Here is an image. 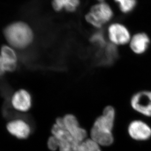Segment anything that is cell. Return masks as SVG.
Masks as SVG:
<instances>
[{"label": "cell", "instance_id": "obj_1", "mask_svg": "<svg viewBox=\"0 0 151 151\" xmlns=\"http://www.w3.org/2000/svg\"><path fill=\"white\" fill-rule=\"evenodd\" d=\"M115 117L114 108L111 106H106L102 114L97 118L93 123L90 130L91 137L101 142H106L113 138L112 131Z\"/></svg>", "mask_w": 151, "mask_h": 151}, {"label": "cell", "instance_id": "obj_2", "mask_svg": "<svg viewBox=\"0 0 151 151\" xmlns=\"http://www.w3.org/2000/svg\"><path fill=\"white\" fill-rule=\"evenodd\" d=\"M4 34L11 47L19 49L29 46L34 39L32 29L24 22H15L10 24L6 28Z\"/></svg>", "mask_w": 151, "mask_h": 151}, {"label": "cell", "instance_id": "obj_3", "mask_svg": "<svg viewBox=\"0 0 151 151\" xmlns=\"http://www.w3.org/2000/svg\"><path fill=\"white\" fill-rule=\"evenodd\" d=\"M113 16L114 12L111 6L105 1H99L86 14L85 20L96 29H101L111 21Z\"/></svg>", "mask_w": 151, "mask_h": 151}, {"label": "cell", "instance_id": "obj_4", "mask_svg": "<svg viewBox=\"0 0 151 151\" xmlns=\"http://www.w3.org/2000/svg\"><path fill=\"white\" fill-rule=\"evenodd\" d=\"M52 135L58 140L60 151H78L81 143L76 140L63 126L54 124L51 129Z\"/></svg>", "mask_w": 151, "mask_h": 151}, {"label": "cell", "instance_id": "obj_5", "mask_svg": "<svg viewBox=\"0 0 151 151\" xmlns=\"http://www.w3.org/2000/svg\"><path fill=\"white\" fill-rule=\"evenodd\" d=\"M107 36L111 43L116 46L129 44L132 37L127 27L118 22L111 23L108 27Z\"/></svg>", "mask_w": 151, "mask_h": 151}, {"label": "cell", "instance_id": "obj_6", "mask_svg": "<svg viewBox=\"0 0 151 151\" xmlns=\"http://www.w3.org/2000/svg\"><path fill=\"white\" fill-rule=\"evenodd\" d=\"M130 104L136 112L151 117V91L144 90L135 93L131 98Z\"/></svg>", "mask_w": 151, "mask_h": 151}, {"label": "cell", "instance_id": "obj_7", "mask_svg": "<svg viewBox=\"0 0 151 151\" xmlns=\"http://www.w3.org/2000/svg\"><path fill=\"white\" fill-rule=\"evenodd\" d=\"M63 127L78 142L86 139L87 132L81 126L78 120L74 115L67 114L63 117Z\"/></svg>", "mask_w": 151, "mask_h": 151}, {"label": "cell", "instance_id": "obj_8", "mask_svg": "<svg viewBox=\"0 0 151 151\" xmlns=\"http://www.w3.org/2000/svg\"><path fill=\"white\" fill-rule=\"evenodd\" d=\"M129 137L137 141H146L151 137V127L141 120H134L128 126Z\"/></svg>", "mask_w": 151, "mask_h": 151}, {"label": "cell", "instance_id": "obj_9", "mask_svg": "<svg viewBox=\"0 0 151 151\" xmlns=\"http://www.w3.org/2000/svg\"><path fill=\"white\" fill-rule=\"evenodd\" d=\"M11 104L18 111L27 112L32 106V97L27 90L21 89L15 92L12 96Z\"/></svg>", "mask_w": 151, "mask_h": 151}, {"label": "cell", "instance_id": "obj_10", "mask_svg": "<svg viewBox=\"0 0 151 151\" xmlns=\"http://www.w3.org/2000/svg\"><path fill=\"white\" fill-rule=\"evenodd\" d=\"M6 128L11 135L20 139L28 138L32 132L31 126L29 123L21 119L10 121L6 125Z\"/></svg>", "mask_w": 151, "mask_h": 151}, {"label": "cell", "instance_id": "obj_11", "mask_svg": "<svg viewBox=\"0 0 151 151\" xmlns=\"http://www.w3.org/2000/svg\"><path fill=\"white\" fill-rule=\"evenodd\" d=\"M150 42V37L145 32H138L131 37L129 47L134 54L142 55L148 49Z\"/></svg>", "mask_w": 151, "mask_h": 151}, {"label": "cell", "instance_id": "obj_12", "mask_svg": "<svg viewBox=\"0 0 151 151\" xmlns=\"http://www.w3.org/2000/svg\"><path fill=\"white\" fill-rule=\"evenodd\" d=\"M81 5V0H52V8L55 12L65 11L73 13Z\"/></svg>", "mask_w": 151, "mask_h": 151}, {"label": "cell", "instance_id": "obj_13", "mask_svg": "<svg viewBox=\"0 0 151 151\" xmlns=\"http://www.w3.org/2000/svg\"><path fill=\"white\" fill-rule=\"evenodd\" d=\"M117 4L119 9L122 13L128 14L135 9L137 6V0H114Z\"/></svg>", "mask_w": 151, "mask_h": 151}, {"label": "cell", "instance_id": "obj_14", "mask_svg": "<svg viewBox=\"0 0 151 151\" xmlns=\"http://www.w3.org/2000/svg\"><path fill=\"white\" fill-rule=\"evenodd\" d=\"M0 55L4 60L14 63H17V55L13 47L7 45L1 47Z\"/></svg>", "mask_w": 151, "mask_h": 151}, {"label": "cell", "instance_id": "obj_15", "mask_svg": "<svg viewBox=\"0 0 151 151\" xmlns=\"http://www.w3.org/2000/svg\"><path fill=\"white\" fill-rule=\"evenodd\" d=\"M90 41L91 43L102 49L105 48L108 44L105 34L100 29H98V31L92 34Z\"/></svg>", "mask_w": 151, "mask_h": 151}, {"label": "cell", "instance_id": "obj_16", "mask_svg": "<svg viewBox=\"0 0 151 151\" xmlns=\"http://www.w3.org/2000/svg\"><path fill=\"white\" fill-rule=\"evenodd\" d=\"M78 151H101L99 144L91 138L86 139L78 146Z\"/></svg>", "mask_w": 151, "mask_h": 151}, {"label": "cell", "instance_id": "obj_17", "mask_svg": "<svg viewBox=\"0 0 151 151\" xmlns=\"http://www.w3.org/2000/svg\"><path fill=\"white\" fill-rule=\"evenodd\" d=\"M17 67V63H13L4 60L0 55V76L6 73L13 72Z\"/></svg>", "mask_w": 151, "mask_h": 151}, {"label": "cell", "instance_id": "obj_18", "mask_svg": "<svg viewBox=\"0 0 151 151\" xmlns=\"http://www.w3.org/2000/svg\"><path fill=\"white\" fill-rule=\"evenodd\" d=\"M47 145L48 148L51 151H55L59 148L58 140L53 135L48 139Z\"/></svg>", "mask_w": 151, "mask_h": 151}, {"label": "cell", "instance_id": "obj_19", "mask_svg": "<svg viewBox=\"0 0 151 151\" xmlns=\"http://www.w3.org/2000/svg\"><path fill=\"white\" fill-rule=\"evenodd\" d=\"M97 1H105V0H97Z\"/></svg>", "mask_w": 151, "mask_h": 151}]
</instances>
